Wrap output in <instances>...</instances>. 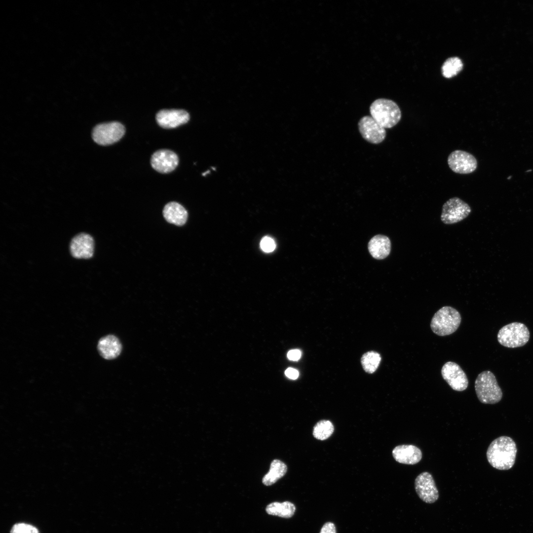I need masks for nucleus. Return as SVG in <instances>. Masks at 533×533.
<instances>
[{"label": "nucleus", "mask_w": 533, "mask_h": 533, "mask_svg": "<svg viewBox=\"0 0 533 533\" xmlns=\"http://www.w3.org/2000/svg\"><path fill=\"white\" fill-rule=\"evenodd\" d=\"M517 452L514 441L508 436H502L491 442L486 456L488 462L494 468L506 470L513 466Z\"/></svg>", "instance_id": "f257e3e1"}, {"label": "nucleus", "mask_w": 533, "mask_h": 533, "mask_svg": "<svg viewBox=\"0 0 533 533\" xmlns=\"http://www.w3.org/2000/svg\"><path fill=\"white\" fill-rule=\"evenodd\" d=\"M372 116L384 128L396 125L401 118V112L397 104L392 100L380 98L375 100L370 107Z\"/></svg>", "instance_id": "f03ea898"}, {"label": "nucleus", "mask_w": 533, "mask_h": 533, "mask_svg": "<svg viewBox=\"0 0 533 533\" xmlns=\"http://www.w3.org/2000/svg\"><path fill=\"white\" fill-rule=\"evenodd\" d=\"M478 399L483 404H495L502 397V392L495 375L490 371L480 373L475 381Z\"/></svg>", "instance_id": "7ed1b4c3"}, {"label": "nucleus", "mask_w": 533, "mask_h": 533, "mask_svg": "<svg viewBox=\"0 0 533 533\" xmlns=\"http://www.w3.org/2000/svg\"><path fill=\"white\" fill-rule=\"evenodd\" d=\"M461 321L460 314L456 309L445 306L434 314L430 322V328L434 334L439 336H448L457 331Z\"/></svg>", "instance_id": "20e7f679"}, {"label": "nucleus", "mask_w": 533, "mask_h": 533, "mask_svg": "<svg viewBox=\"0 0 533 533\" xmlns=\"http://www.w3.org/2000/svg\"><path fill=\"white\" fill-rule=\"evenodd\" d=\"M530 337L528 327L520 322H513L504 326L497 335L498 343L509 348L524 346L528 342Z\"/></svg>", "instance_id": "39448f33"}, {"label": "nucleus", "mask_w": 533, "mask_h": 533, "mask_svg": "<svg viewBox=\"0 0 533 533\" xmlns=\"http://www.w3.org/2000/svg\"><path fill=\"white\" fill-rule=\"evenodd\" d=\"M125 132V127L120 122L114 121L104 123L94 128L92 138L95 142L100 145H110L119 141Z\"/></svg>", "instance_id": "423d86ee"}, {"label": "nucleus", "mask_w": 533, "mask_h": 533, "mask_svg": "<svg viewBox=\"0 0 533 533\" xmlns=\"http://www.w3.org/2000/svg\"><path fill=\"white\" fill-rule=\"evenodd\" d=\"M471 211L467 203L458 197H454L443 204L441 219L445 224H455L466 218Z\"/></svg>", "instance_id": "0eeeda50"}, {"label": "nucleus", "mask_w": 533, "mask_h": 533, "mask_svg": "<svg viewBox=\"0 0 533 533\" xmlns=\"http://www.w3.org/2000/svg\"><path fill=\"white\" fill-rule=\"evenodd\" d=\"M415 488L419 498L431 504L439 498V492L432 475L428 472L419 474L415 480Z\"/></svg>", "instance_id": "6e6552de"}, {"label": "nucleus", "mask_w": 533, "mask_h": 533, "mask_svg": "<svg viewBox=\"0 0 533 533\" xmlns=\"http://www.w3.org/2000/svg\"><path fill=\"white\" fill-rule=\"evenodd\" d=\"M443 379L454 390L462 391L468 385V380L465 372L457 363L449 361L441 369Z\"/></svg>", "instance_id": "1a4fd4ad"}, {"label": "nucleus", "mask_w": 533, "mask_h": 533, "mask_svg": "<svg viewBox=\"0 0 533 533\" xmlns=\"http://www.w3.org/2000/svg\"><path fill=\"white\" fill-rule=\"evenodd\" d=\"M448 164L450 169L458 174L472 173L477 167V161L471 153L462 150H455L448 156Z\"/></svg>", "instance_id": "9d476101"}, {"label": "nucleus", "mask_w": 533, "mask_h": 533, "mask_svg": "<svg viewBox=\"0 0 533 533\" xmlns=\"http://www.w3.org/2000/svg\"><path fill=\"white\" fill-rule=\"evenodd\" d=\"M358 128L363 138L372 144L381 143L386 137L385 128L371 116L362 117L358 122Z\"/></svg>", "instance_id": "9b49d317"}, {"label": "nucleus", "mask_w": 533, "mask_h": 533, "mask_svg": "<svg viewBox=\"0 0 533 533\" xmlns=\"http://www.w3.org/2000/svg\"><path fill=\"white\" fill-rule=\"evenodd\" d=\"M178 162L177 155L169 150H160L155 152L151 159L152 168L161 173L172 171L177 166Z\"/></svg>", "instance_id": "f8f14e48"}, {"label": "nucleus", "mask_w": 533, "mask_h": 533, "mask_svg": "<svg viewBox=\"0 0 533 533\" xmlns=\"http://www.w3.org/2000/svg\"><path fill=\"white\" fill-rule=\"evenodd\" d=\"M190 119L189 113L183 110H162L156 115L158 124L162 128H173L186 123Z\"/></svg>", "instance_id": "ddd939ff"}, {"label": "nucleus", "mask_w": 533, "mask_h": 533, "mask_svg": "<svg viewBox=\"0 0 533 533\" xmlns=\"http://www.w3.org/2000/svg\"><path fill=\"white\" fill-rule=\"evenodd\" d=\"M94 240L88 234L81 233L72 240L70 251L72 255L77 259H89L94 253Z\"/></svg>", "instance_id": "4468645a"}, {"label": "nucleus", "mask_w": 533, "mask_h": 533, "mask_svg": "<svg viewBox=\"0 0 533 533\" xmlns=\"http://www.w3.org/2000/svg\"><path fill=\"white\" fill-rule=\"evenodd\" d=\"M392 454L396 461L405 464H415L422 458L421 450L413 445L397 446L393 449Z\"/></svg>", "instance_id": "2eb2a0df"}, {"label": "nucleus", "mask_w": 533, "mask_h": 533, "mask_svg": "<svg viewBox=\"0 0 533 533\" xmlns=\"http://www.w3.org/2000/svg\"><path fill=\"white\" fill-rule=\"evenodd\" d=\"M97 348L100 354L104 358L113 359L120 354L122 345L117 337L114 335H108L99 341Z\"/></svg>", "instance_id": "dca6fc26"}, {"label": "nucleus", "mask_w": 533, "mask_h": 533, "mask_svg": "<svg viewBox=\"0 0 533 533\" xmlns=\"http://www.w3.org/2000/svg\"><path fill=\"white\" fill-rule=\"evenodd\" d=\"M368 249L372 256L378 260L386 258L390 254L391 242L389 238L383 235H377L370 240Z\"/></svg>", "instance_id": "f3484780"}, {"label": "nucleus", "mask_w": 533, "mask_h": 533, "mask_svg": "<svg viewBox=\"0 0 533 533\" xmlns=\"http://www.w3.org/2000/svg\"><path fill=\"white\" fill-rule=\"evenodd\" d=\"M163 215L168 223L181 226L186 223L188 214L182 205L176 202H170L164 206Z\"/></svg>", "instance_id": "a211bd4d"}, {"label": "nucleus", "mask_w": 533, "mask_h": 533, "mask_svg": "<svg viewBox=\"0 0 533 533\" xmlns=\"http://www.w3.org/2000/svg\"><path fill=\"white\" fill-rule=\"evenodd\" d=\"M295 510L294 504L288 501L283 502H273L267 505L266 508L268 514L285 518L291 517Z\"/></svg>", "instance_id": "6ab92c4d"}, {"label": "nucleus", "mask_w": 533, "mask_h": 533, "mask_svg": "<svg viewBox=\"0 0 533 533\" xmlns=\"http://www.w3.org/2000/svg\"><path fill=\"white\" fill-rule=\"evenodd\" d=\"M287 466L282 461L274 459L271 463L269 472L263 477V483L266 486L274 484L287 472Z\"/></svg>", "instance_id": "aec40b11"}, {"label": "nucleus", "mask_w": 533, "mask_h": 533, "mask_svg": "<svg viewBox=\"0 0 533 533\" xmlns=\"http://www.w3.org/2000/svg\"><path fill=\"white\" fill-rule=\"evenodd\" d=\"M461 60L458 57H451L444 63L442 71L444 76L451 78L457 75L462 69Z\"/></svg>", "instance_id": "412c9836"}, {"label": "nucleus", "mask_w": 533, "mask_h": 533, "mask_svg": "<svg viewBox=\"0 0 533 533\" xmlns=\"http://www.w3.org/2000/svg\"><path fill=\"white\" fill-rule=\"evenodd\" d=\"M381 357L380 355L374 351H369L363 355L361 362L363 368L368 373H373L377 369Z\"/></svg>", "instance_id": "4be33fe9"}, {"label": "nucleus", "mask_w": 533, "mask_h": 533, "mask_svg": "<svg viewBox=\"0 0 533 533\" xmlns=\"http://www.w3.org/2000/svg\"><path fill=\"white\" fill-rule=\"evenodd\" d=\"M334 430V426L330 421L322 420L314 426L313 435L317 439L324 440L331 436Z\"/></svg>", "instance_id": "5701e85b"}, {"label": "nucleus", "mask_w": 533, "mask_h": 533, "mask_svg": "<svg viewBox=\"0 0 533 533\" xmlns=\"http://www.w3.org/2000/svg\"><path fill=\"white\" fill-rule=\"evenodd\" d=\"M10 533H39L34 526L24 523H17L12 527Z\"/></svg>", "instance_id": "b1692460"}, {"label": "nucleus", "mask_w": 533, "mask_h": 533, "mask_svg": "<svg viewBox=\"0 0 533 533\" xmlns=\"http://www.w3.org/2000/svg\"><path fill=\"white\" fill-rule=\"evenodd\" d=\"M260 247L262 250L267 253L272 252L276 247V244L274 240L268 236L263 237L260 242Z\"/></svg>", "instance_id": "393cba45"}, {"label": "nucleus", "mask_w": 533, "mask_h": 533, "mask_svg": "<svg viewBox=\"0 0 533 533\" xmlns=\"http://www.w3.org/2000/svg\"><path fill=\"white\" fill-rule=\"evenodd\" d=\"M320 533H336L334 524L331 522L325 523L321 528Z\"/></svg>", "instance_id": "a878e982"}, {"label": "nucleus", "mask_w": 533, "mask_h": 533, "mask_svg": "<svg viewBox=\"0 0 533 533\" xmlns=\"http://www.w3.org/2000/svg\"><path fill=\"white\" fill-rule=\"evenodd\" d=\"M301 356V352L298 349H293L290 350L287 353V357L289 359L292 361L298 360Z\"/></svg>", "instance_id": "bb28decb"}, {"label": "nucleus", "mask_w": 533, "mask_h": 533, "mask_svg": "<svg viewBox=\"0 0 533 533\" xmlns=\"http://www.w3.org/2000/svg\"><path fill=\"white\" fill-rule=\"evenodd\" d=\"M285 375L289 378L295 380L298 378L299 376L298 371L292 368H289L285 372Z\"/></svg>", "instance_id": "cd10ccee"}]
</instances>
